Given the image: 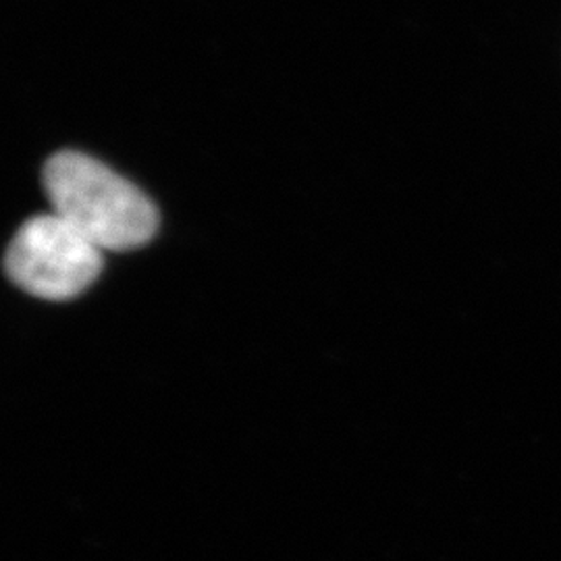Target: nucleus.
<instances>
[{
	"label": "nucleus",
	"mask_w": 561,
	"mask_h": 561,
	"mask_svg": "<svg viewBox=\"0 0 561 561\" xmlns=\"http://www.w3.org/2000/svg\"><path fill=\"white\" fill-rule=\"evenodd\" d=\"M42 183L55 215L102 252L141 248L159 229V210L150 198L88 154L57 152L44 164Z\"/></svg>",
	"instance_id": "nucleus-1"
},
{
	"label": "nucleus",
	"mask_w": 561,
	"mask_h": 561,
	"mask_svg": "<svg viewBox=\"0 0 561 561\" xmlns=\"http://www.w3.org/2000/svg\"><path fill=\"white\" fill-rule=\"evenodd\" d=\"M102 250L59 215L23 222L7 248L4 271L30 296L65 301L83 294L102 271Z\"/></svg>",
	"instance_id": "nucleus-2"
}]
</instances>
